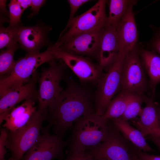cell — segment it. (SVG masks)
Returning <instances> with one entry per match:
<instances>
[{
    "instance_id": "cell-25",
    "label": "cell",
    "mask_w": 160,
    "mask_h": 160,
    "mask_svg": "<svg viewBox=\"0 0 160 160\" xmlns=\"http://www.w3.org/2000/svg\"><path fill=\"white\" fill-rule=\"evenodd\" d=\"M21 24L15 26H9L4 27L2 25L0 28V49L9 47L17 44V36Z\"/></svg>"
},
{
    "instance_id": "cell-18",
    "label": "cell",
    "mask_w": 160,
    "mask_h": 160,
    "mask_svg": "<svg viewBox=\"0 0 160 160\" xmlns=\"http://www.w3.org/2000/svg\"><path fill=\"white\" fill-rule=\"evenodd\" d=\"M36 101L26 100L20 105L14 107L5 118L3 127L7 131H13L25 125L37 110L34 106Z\"/></svg>"
},
{
    "instance_id": "cell-3",
    "label": "cell",
    "mask_w": 160,
    "mask_h": 160,
    "mask_svg": "<svg viewBox=\"0 0 160 160\" xmlns=\"http://www.w3.org/2000/svg\"><path fill=\"white\" fill-rule=\"evenodd\" d=\"M56 60L58 59L52 52L50 47L42 53H27L16 61L8 75L0 78V96L28 82L36 69L41 64Z\"/></svg>"
},
{
    "instance_id": "cell-11",
    "label": "cell",
    "mask_w": 160,
    "mask_h": 160,
    "mask_svg": "<svg viewBox=\"0 0 160 160\" xmlns=\"http://www.w3.org/2000/svg\"><path fill=\"white\" fill-rule=\"evenodd\" d=\"M51 127L49 124L45 127H42L40 135L22 160L62 159L63 150L67 146V141H63L56 134L50 135L49 131Z\"/></svg>"
},
{
    "instance_id": "cell-9",
    "label": "cell",
    "mask_w": 160,
    "mask_h": 160,
    "mask_svg": "<svg viewBox=\"0 0 160 160\" xmlns=\"http://www.w3.org/2000/svg\"><path fill=\"white\" fill-rule=\"evenodd\" d=\"M106 2L105 0H98L88 10L75 17L67 31L56 43L61 44L78 34L105 29L108 19L105 9Z\"/></svg>"
},
{
    "instance_id": "cell-6",
    "label": "cell",
    "mask_w": 160,
    "mask_h": 160,
    "mask_svg": "<svg viewBox=\"0 0 160 160\" xmlns=\"http://www.w3.org/2000/svg\"><path fill=\"white\" fill-rule=\"evenodd\" d=\"M109 132L107 138L95 147L86 151L93 159L100 160H132L137 147L126 138L108 121Z\"/></svg>"
},
{
    "instance_id": "cell-20",
    "label": "cell",
    "mask_w": 160,
    "mask_h": 160,
    "mask_svg": "<svg viewBox=\"0 0 160 160\" xmlns=\"http://www.w3.org/2000/svg\"><path fill=\"white\" fill-rule=\"evenodd\" d=\"M110 120L115 127L127 140L138 149L144 152L154 151L148 145L141 132L119 118Z\"/></svg>"
},
{
    "instance_id": "cell-22",
    "label": "cell",
    "mask_w": 160,
    "mask_h": 160,
    "mask_svg": "<svg viewBox=\"0 0 160 160\" xmlns=\"http://www.w3.org/2000/svg\"><path fill=\"white\" fill-rule=\"evenodd\" d=\"M135 0H111L107 26L117 28L126 14L130 6L137 3Z\"/></svg>"
},
{
    "instance_id": "cell-2",
    "label": "cell",
    "mask_w": 160,
    "mask_h": 160,
    "mask_svg": "<svg viewBox=\"0 0 160 160\" xmlns=\"http://www.w3.org/2000/svg\"><path fill=\"white\" fill-rule=\"evenodd\" d=\"M108 121L95 113L86 115L78 119L67 140L69 150L86 151L106 139L109 132Z\"/></svg>"
},
{
    "instance_id": "cell-28",
    "label": "cell",
    "mask_w": 160,
    "mask_h": 160,
    "mask_svg": "<svg viewBox=\"0 0 160 160\" xmlns=\"http://www.w3.org/2000/svg\"><path fill=\"white\" fill-rule=\"evenodd\" d=\"M91 1L89 0H68L70 7V13L68 21L65 28L61 33L60 36H61L68 29L71 21L73 19L74 15L79 8L84 4Z\"/></svg>"
},
{
    "instance_id": "cell-21",
    "label": "cell",
    "mask_w": 160,
    "mask_h": 160,
    "mask_svg": "<svg viewBox=\"0 0 160 160\" xmlns=\"http://www.w3.org/2000/svg\"><path fill=\"white\" fill-rule=\"evenodd\" d=\"M135 94L121 91L111 100L104 114L101 116L102 118L108 121L120 117Z\"/></svg>"
},
{
    "instance_id": "cell-8",
    "label": "cell",
    "mask_w": 160,
    "mask_h": 160,
    "mask_svg": "<svg viewBox=\"0 0 160 160\" xmlns=\"http://www.w3.org/2000/svg\"><path fill=\"white\" fill-rule=\"evenodd\" d=\"M140 44L126 52L123 68L121 91L132 94L149 92V82L139 52Z\"/></svg>"
},
{
    "instance_id": "cell-27",
    "label": "cell",
    "mask_w": 160,
    "mask_h": 160,
    "mask_svg": "<svg viewBox=\"0 0 160 160\" xmlns=\"http://www.w3.org/2000/svg\"><path fill=\"white\" fill-rule=\"evenodd\" d=\"M153 35L150 41L145 44L147 49L154 51L160 55V27L151 25Z\"/></svg>"
},
{
    "instance_id": "cell-29",
    "label": "cell",
    "mask_w": 160,
    "mask_h": 160,
    "mask_svg": "<svg viewBox=\"0 0 160 160\" xmlns=\"http://www.w3.org/2000/svg\"><path fill=\"white\" fill-rule=\"evenodd\" d=\"M69 151L68 155L65 160H94L92 156L86 151Z\"/></svg>"
},
{
    "instance_id": "cell-26",
    "label": "cell",
    "mask_w": 160,
    "mask_h": 160,
    "mask_svg": "<svg viewBox=\"0 0 160 160\" xmlns=\"http://www.w3.org/2000/svg\"><path fill=\"white\" fill-rule=\"evenodd\" d=\"M9 10V26H15L20 24L21 17L23 11L17 0H11L7 5Z\"/></svg>"
},
{
    "instance_id": "cell-24",
    "label": "cell",
    "mask_w": 160,
    "mask_h": 160,
    "mask_svg": "<svg viewBox=\"0 0 160 160\" xmlns=\"http://www.w3.org/2000/svg\"><path fill=\"white\" fill-rule=\"evenodd\" d=\"M148 97L144 94H135L125 112L119 118L127 122L135 119L139 116L143 108L141 105L145 103Z\"/></svg>"
},
{
    "instance_id": "cell-39",
    "label": "cell",
    "mask_w": 160,
    "mask_h": 160,
    "mask_svg": "<svg viewBox=\"0 0 160 160\" xmlns=\"http://www.w3.org/2000/svg\"><path fill=\"white\" fill-rule=\"evenodd\" d=\"M8 160H14L12 157L9 158Z\"/></svg>"
},
{
    "instance_id": "cell-14",
    "label": "cell",
    "mask_w": 160,
    "mask_h": 160,
    "mask_svg": "<svg viewBox=\"0 0 160 160\" xmlns=\"http://www.w3.org/2000/svg\"><path fill=\"white\" fill-rule=\"evenodd\" d=\"M51 29V27L39 24L30 26L21 24L17 36L20 47L27 53H39L43 47L52 46L48 37V33Z\"/></svg>"
},
{
    "instance_id": "cell-35",
    "label": "cell",
    "mask_w": 160,
    "mask_h": 160,
    "mask_svg": "<svg viewBox=\"0 0 160 160\" xmlns=\"http://www.w3.org/2000/svg\"><path fill=\"white\" fill-rule=\"evenodd\" d=\"M6 0L0 1V13L7 16H9V14L6 7Z\"/></svg>"
},
{
    "instance_id": "cell-15",
    "label": "cell",
    "mask_w": 160,
    "mask_h": 160,
    "mask_svg": "<svg viewBox=\"0 0 160 160\" xmlns=\"http://www.w3.org/2000/svg\"><path fill=\"white\" fill-rule=\"evenodd\" d=\"M119 52L116 29L106 26L101 39L98 61L99 67L107 71Z\"/></svg>"
},
{
    "instance_id": "cell-10",
    "label": "cell",
    "mask_w": 160,
    "mask_h": 160,
    "mask_svg": "<svg viewBox=\"0 0 160 160\" xmlns=\"http://www.w3.org/2000/svg\"><path fill=\"white\" fill-rule=\"evenodd\" d=\"M50 48L52 53L70 68L81 83L97 84L104 74L98 64L88 57L66 52L54 45Z\"/></svg>"
},
{
    "instance_id": "cell-17",
    "label": "cell",
    "mask_w": 160,
    "mask_h": 160,
    "mask_svg": "<svg viewBox=\"0 0 160 160\" xmlns=\"http://www.w3.org/2000/svg\"><path fill=\"white\" fill-rule=\"evenodd\" d=\"M155 95L148 97L145 102V107L139 115V118L132 123L144 137L160 130V119L158 112V104L154 101Z\"/></svg>"
},
{
    "instance_id": "cell-5",
    "label": "cell",
    "mask_w": 160,
    "mask_h": 160,
    "mask_svg": "<svg viewBox=\"0 0 160 160\" xmlns=\"http://www.w3.org/2000/svg\"><path fill=\"white\" fill-rule=\"evenodd\" d=\"M45 116L37 110L32 114L28 122L18 129L7 131L6 147L11 152L14 160H22L41 134V125Z\"/></svg>"
},
{
    "instance_id": "cell-32",
    "label": "cell",
    "mask_w": 160,
    "mask_h": 160,
    "mask_svg": "<svg viewBox=\"0 0 160 160\" xmlns=\"http://www.w3.org/2000/svg\"><path fill=\"white\" fill-rule=\"evenodd\" d=\"M44 0H31V10L35 14H37L41 7L45 4Z\"/></svg>"
},
{
    "instance_id": "cell-36",
    "label": "cell",
    "mask_w": 160,
    "mask_h": 160,
    "mask_svg": "<svg viewBox=\"0 0 160 160\" xmlns=\"http://www.w3.org/2000/svg\"><path fill=\"white\" fill-rule=\"evenodd\" d=\"M158 115L159 119H160V104H158Z\"/></svg>"
},
{
    "instance_id": "cell-1",
    "label": "cell",
    "mask_w": 160,
    "mask_h": 160,
    "mask_svg": "<svg viewBox=\"0 0 160 160\" xmlns=\"http://www.w3.org/2000/svg\"><path fill=\"white\" fill-rule=\"evenodd\" d=\"M66 86L48 107L45 120L56 135L62 138L83 116L95 113V92L87 84L65 79Z\"/></svg>"
},
{
    "instance_id": "cell-30",
    "label": "cell",
    "mask_w": 160,
    "mask_h": 160,
    "mask_svg": "<svg viewBox=\"0 0 160 160\" xmlns=\"http://www.w3.org/2000/svg\"><path fill=\"white\" fill-rule=\"evenodd\" d=\"M7 133L4 128L0 130V160H5L4 156L6 152L5 148Z\"/></svg>"
},
{
    "instance_id": "cell-37",
    "label": "cell",
    "mask_w": 160,
    "mask_h": 160,
    "mask_svg": "<svg viewBox=\"0 0 160 160\" xmlns=\"http://www.w3.org/2000/svg\"><path fill=\"white\" fill-rule=\"evenodd\" d=\"M153 133L160 135V130L155 132Z\"/></svg>"
},
{
    "instance_id": "cell-19",
    "label": "cell",
    "mask_w": 160,
    "mask_h": 160,
    "mask_svg": "<svg viewBox=\"0 0 160 160\" xmlns=\"http://www.w3.org/2000/svg\"><path fill=\"white\" fill-rule=\"evenodd\" d=\"M139 52L145 72L149 78L151 95H155L157 85L160 82V55L153 51L142 47L140 44Z\"/></svg>"
},
{
    "instance_id": "cell-12",
    "label": "cell",
    "mask_w": 160,
    "mask_h": 160,
    "mask_svg": "<svg viewBox=\"0 0 160 160\" xmlns=\"http://www.w3.org/2000/svg\"><path fill=\"white\" fill-rule=\"evenodd\" d=\"M105 29L79 34L62 44L56 43L54 45L66 52L98 61L101 41Z\"/></svg>"
},
{
    "instance_id": "cell-38",
    "label": "cell",
    "mask_w": 160,
    "mask_h": 160,
    "mask_svg": "<svg viewBox=\"0 0 160 160\" xmlns=\"http://www.w3.org/2000/svg\"><path fill=\"white\" fill-rule=\"evenodd\" d=\"M133 160H139L137 156H136L133 159Z\"/></svg>"
},
{
    "instance_id": "cell-16",
    "label": "cell",
    "mask_w": 160,
    "mask_h": 160,
    "mask_svg": "<svg viewBox=\"0 0 160 160\" xmlns=\"http://www.w3.org/2000/svg\"><path fill=\"white\" fill-rule=\"evenodd\" d=\"M133 6H130L116 28L119 50L126 52L138 44V33L133 11Z\"/></svg>"
},
{
    "instance_id": "cell-34",
    "label": "cell",
    "mask_w": 160,
    "mask_h": 160,
    "mask_svg": "<svg viewBox=\"0 0 160 160\" xmlns=\"http://www.w3.org/2000/svg\"><path fill=\"white\" fill-rule=\"evenodd\" d=\"M23 11L28 7L31 6V0H17Z\"/></svg>"
},
{
    "instance_id": "cell-7",
    "label": "cell",
    "mask_w": 160,
    "mask_h": 160,
    "mask_svg": "<svg viewBox=\"0 0 160 160\" xmlns=\"http://www.w3.org/2000/svg\"><path fill=\"white\" fill-rule=\"evenodd\" d=\"M49 62L47 68H43L38 80V108L37 111L45 116L49 106L63 89L60 85L67 66L61 59Z\"/></svg>"
},
{
    "instance_id": "cell-4",
    "label": "cell",
    "mask_w": 160,
    "mask_h": 160,
    "mask_svg": "<svg viewBox=\"0 0 160 160\" xmlns=\"http://www.w3.org/2000/svg\"><path fill=\"white\" fill-rule=\"evenodd\" d=\"M126 52L119 50L115 61L97 84L95 92V113L102 116L113 96L121 89L122 74Z\"/></svg>"
},
{
    "instance_id": "cell-23",
    "label": "cell",
    "mask_w": 160,
    "mask_h": 160,
    "mask_svg": "<svg viewBox=\"0 0 160 160\" xmlns=\"http://www.w3.org/2000/svg\"><path fill=\"white\" fill-rule=\"evenodd\" d=\"M20 47L19 44H17L1 51L0 78L8 75L12 71L16 62L14 60V55L16 50Z\"/></svg>"
},
{
    "instance_id": "cell-40",
    "label": "cell",
    "mask_w": 160,
    "mask_h": 160,
    "mask_svg": "<svg viewBox=\"0 0 160 160\" xmlns=\"http://www.w3.org/2000/svg\"><path fill=\"white\" fill-rule=\"evenodd\" d=\"M94 160H100L97 159H94Z\"/></svg>"
},
{
    "instance_id": "cell-31",
    "label": "cell",
    "mask_w": 160,
    "mask_h": 160,
    "mask_svg": "<svg viewBox=\"0 0 160 160\" xmlns=\"http://www.w3.org/2000/svg\"><path fill=\"white\" fill-rule=\"evenodd\" d=\"M136 152L139 160H160V156L149 154L137 148Z\"/></svg>"
},
{
    "instance_id": "cell-13",
    "label": "cell",
    "mask_w": 160,
    "mask_h": 160,
    "mask_svg": "<svg viewBox=\"0 0 160 160\" xmlns=\"http://www.w3.org/2000/svg\"><path fill=\"white\" fill-rule=\"evenodd\" d=\"M40 75V73L36 71L27 83L0 97V124L18 103L29 99L38 101V91L36 89V84Z\"/></svg>"
},
{
    "instance_id": "cell-33",
    "label": "cell",
    "mask_w": 160,
    "mask_h": 160,
    "mask_svg": "<svg viewBox=\"0 0 160 160\" xmlns=\"http://www.w3.org/2000/svg\"><path fill=\"white\" fill-rule=\"evenodd\" d=\"M144 137L145 140H149L153 143L160 151V135L152 133L146 135Z\"/></svg>"
}]
</instances>
